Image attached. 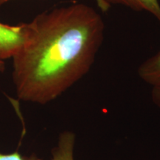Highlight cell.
<instances>
[{
    "label": "cell",
    "instance_id": "cell-8",
    "mask_svg": "<svg viewBox=\"0 0 160 160\" xmlns=\"http://www.w3.org/2000/svg\"><path fill=\"white\" fill-rule=\"evenodd\" d=\"M151 99L153 104L160 108V85L152 87Z\"/></svg>",
    "mask_w": 160,
    "mask_h": 160
},
{
    "label": "cell",
    "instance_id": "cell-7",
    "mask_svg": "<svg viewBox=\"0 0 160 160\" xmlns=\"http://www.w3.org/2000/svg\"><path fill=\"white\" fill-rule=\"evenodd\" d=\"M11 0H0V7L5 5V3L8 2ZM98 4V6L102 11H107L112 4H116L115 0H96Z\"/></svg>",
    "mask_w": 160,
    "mask_h": 160
},
{
    "label": "cell",
    "instance_id": "cell-3",
    "mask_svg": "<svg viewBox=\"0 0 160 160\" xmlns=\"http://www.w3.org/2000/svg\"><path fill=\"white\" fill-rule=\"evenodd\" d=\"M76 135L71 131L59 134L57 145L52 149L51 160H74Z\"/></svg>",
    "mask_w": 160,
    "mask_h": 160
},
{
    "label": "cell",
    "instance_id": "cell-4",
    "mask_svg": "<svg viewBox=\"0 0 160 160\" xmlns=\"http://www.w3.org/2000/svg\"><path fill=\"white\" fill-rule=\"evenodd\" d=\"M140 79L153 86L160 85V51L144 61L137 71Z\"/></svg>",
    "mask_w": 160,
    "mask_h": 160
},
{
    "label": "cell",
    "instance_id": "cell-1",
    "mask_svg": "<svg viewBox=\"0 0 160 160\" xmlns=\"http://www.w3.org/2000/svg\"><path fill=\"white\" fill-rule=\"evenodd\" d=\"M27 43L13 59L20 100L45 105L88 73L103 43L105 23L93 8L73 2L37 15Z\"/></svg>",
    "mask_w": 160,
    "mask_h": 160
},
{
    "label": "cell",
    "instance_id": "cell-9",
    "mask_svg": "<svg viewBox=\"0 0 160 160\" xmlns=\"http://www.w3.org/2000/svg\"><path fill=\"white\" fill-rule=\"evenodd\" d=\"M5 68V64L3 60L0 59V72H2L4 71Z\"/></svg>",
    "mask_w": 160,
    "mask_h": 160
},
{
    "label": "cell",
    "instance_id": "cell-5",
    "mask_svg": "<svg viewBox=\"0 0 160 160\" xmlns=\"http://www.w3.org/2000/svg\"><path fill=\"white\" fill-rule=\"evenodd\" d=\"M116 4L125 5L136 11H146L160 24V3L159 0H115Z\"/></svg>",
    "mask_w": 160,
    "mask_h": 160
},
{
    "label": "cell",
    "instance_id": "cell-2",
    "mask_svg": "<svg viewBox=\"0 0 160 160\" xmlns=\"http://www.w3.org/2000/svg\"><path fill=\"white\" fill-rule=\"evenodd\" d=\"M31 32L30 22L14 26L0 22V59L14 57L27 43Z\"/></svg>",
    "mask_w": 160,
    "mask_h": 160
},
{
    "label": "cell",
    "instance_id": "cell-6",
    "mask_svg": "<svg viewBox=\"0 0 160 160\" xmlns=\"http://www.w3.org/2000/svg\"><path fill=\"white\" fill-rule=\"evenodd\" d=\"M0 160H39L36 157L27 158L23 157L18 151L13 152L11 153H0Z\"/></svg>",
    "mask_w": 160,
    "mask_h": 160
}]
</instances>
